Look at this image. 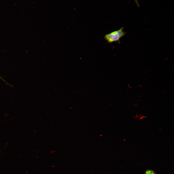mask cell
I'll list each match as a JSON object with an SVG mask.
<instances>
[{"label":"cell","mask_w":174,"mask_h":174,"mask_svg":"<svg viewBox=\"0 0 174 174\" xmlns=\"http://www.w3.org/2000/svg\"><path fill=\"white\" fill-rule=\"evenodd\" d=\"M123 27L105 35L104 38L109 43L119 41L120 39L125 35V32L123 30Z\"/></svg>","instance_id":"cell-1"},{"label":"cell","mask_w":174,"mask_h":174,"mask_svg":"<svg viewBox=\"0 0 174 174\" xmlns=\"http://www.w3.org/2000/svg\"><path fill=\"white\" fill-rule=\"evenodd\" d=\"M145 174H155V173L152 170H148L146 171Z\"/></svg>","instance_id":"cell-2"},{"label":"cell","mask_w":174,"mask_h":174,"mask_svg":"<svg viewBox=\"0 0 174 174\" xmlns=\"http://www.w3.org/2000/svg\"><path fill=\"white\" fill-rule=\"evenodd\" d=\"M137 5L138 7H139V5L137 0H134Z\"/></svg>","instance_id":"cell-3"}]
</instances>
